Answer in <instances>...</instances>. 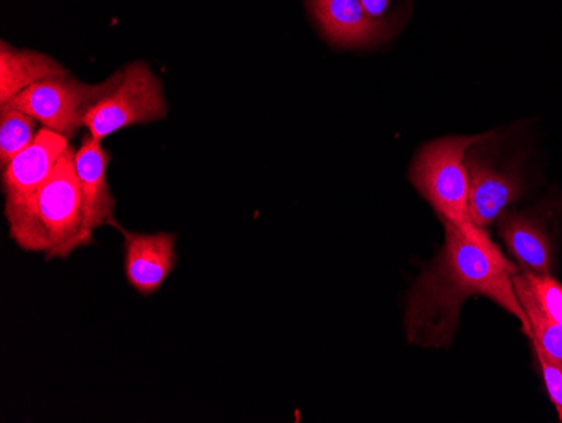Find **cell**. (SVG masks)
Returning <instances> with one entry per match:
<instances>
[{"mask_svg":"<svg viewBox=\"0 0 562 423\" xmlns=\"http://www.w3.org/2000/svg\"><path fill=\"white\" fill-rule=\"evenodd\" d=\"M443 226V248L407 296L403 319L407 343L423 349L450 347L462 305L472 297H485L504 309L529 337V321L514 289L517 264L502 254L488 233L473 238L457 226Z\"/></svg>","mask_w":562,"mask_h":423,"instance_id":"cell-1","label":"cell"},{"mask_svg":"<svg viewBox=\"0 0 562 423\" xmlns=\"http://www.w3.org/2000/svg\"><path fill=\"white\" fill-rule=\"evenodd\" d=\"M483 137L485 134L448 135L428 142L419 148L409 169L413 188L431 204L441 223L457 226L473 238L488 233L472 221L467 169L470 148Z\"/></svg>","mask_w":562,"mask_h":423,"instance_id":"cell-2","label":"cell"},{"mask_svg":"<svg viewBox=\"0 0 562 423\" xmlns=\"http://www.w3.org/2000/svg\"><path fill=\"white\" fill-rule=\"evenodd\" d=\"M68 141L58 132L41 129L36 141L2 169L9 232L22 251L47 252V236L40 220L37 201L50 174L68 151Z\"/></svg>","mask_w":562,"mask_h":423,"instance_id":"cell-3","label":"cell"},{"mask_svg":"<svg viewBox=\"0 0 562 423\" xmlns=\"http://www.w3.org/2000/svg\"><path fill=\"white\" fill-rule=\"evenodd\" d=\"M508 135L485 132L467 156L470 185V214L480 229L495 225L498 218L519 203L527 189V157L508 148Z\"/></svg>","mask_w":562,"mask_h":423,"instance_id":"cell-4","label":"cell"},{"mask_svg":"<svg viewBox=\"0 0 562 423\" xmlns=\"http://www.w3.org/2000/svg\"><path fill=\"white\" fill-rule=\"evenodd\" d=\"M167 115L162 84L145 63H132L105 81V90L85 116L91 137L103 141L115 132Z\"/></svg>","mask_w":562,"mask_h":423,"instance_id":"cell-5","label":"cell"},{"mask_svg":"<svg viewBox=\"0 0 562 423\" xmlns=\"http://www.w3.org/2000/svg\"><path fill=\"white\" fill-rule=\"evenodd\" d=\"M562 218V194H552L527 210H508L498 218L497 233L508 257L522 271L551 276L555 261L554 232Z\"/></svg>","mask_w":562,"mask_h":423,"instance_id":"cell-6","label":"cell"},{"mask_svg":"<svg viewBox=\"0 0 562 423\" xmlns=\"http://www.w3.org/2000/svg\"><path fill=\"white\" fill-rule=\"evenodd\" d=\"M37 211L47 236V260L69 257L76 248L83 246V211L80 185L76 178L75 151L71 147L44 185Z\"/></svg>","mask_w":562,"mask_h":423,"instance_id":"cell-7","label":"cell"},{"mask_svg":"<svg viewBox=\"0 0 562 423\" xmlns=\"http://www.w3.org/2000/svg\"><path fill=\"white\" fill-rule=\"evenodd\" d=\"M103 90L105 81L87 85L68 78H50L25 88L4 105L21 110L44 127L71 138L85 127L88 109Z\"/></svg>","mask_w":562,"mask_h":423,"instance_id":"cell-8","label":"cell"},{"mask_svg":"<svg viewBox=\"0 0 562 423\" xmlns=\"http://www.w3.org/2000/svg\"><path fill=\"white\" fill-rule=\"evenodd\" d=\"M308 9L328 43L339 47H372L400 33L412 4L384 19L366 11L361 0H308Z\"/></svg>","mask_w":562,"mask_h":423,"instance_id":"cell-9","label":"cell"},{"mask_svg":"<svg viewBox=\"0 0 562 423\" xmlns=\"http://www.w3.org/2000/svg\"><path fill=\"white\" fill-rule=\"evenodd\" d=\"M110 156L101 147L98 138H83L80 147L75 151V170L80 185L81 211H83V229L81 242L83 246L93 242V233L101 226L120 229L115 220V199L110 192L109 170Z\"/></svg>","mask_w":562,"mask_h":423,"instance_id":"cell-10","label":"cell"},{"mask_svg":"<svg viewBox=\"0 0 562 423\" xmlns=\"http://www.w3.org/2000/svg\"><path fill=\"white\" fill-rule=\"evenodd\" d=\"M122 233L126 280L142 296H151L162 287L176 267V236L170 233L147 235L126 230H122Z\"/></svg>","mask_w":562,"mask_h":423,"instance_id":"cell-11","label":"cell"},{"mask_svg":"<svg viewBox=\"0 0 562 423\" xmlns=\"http://www.w3.org/2000/svg\"><path fill=\"white\" fill-rule=\"evenodd\" d=\"M66 77V68L49 56L19 52L5 41L0 44V105L40 81Z\"/></svg>","mask_w":562,"mask_h":423,"instance_id":"cell-12","label":"cell"},{"mask_svg":"<svg viewBox=\"0 0 562 423\" xmlns=\"http://www.w3.org/2000/svg\"><path fill=\"white\" fill-rule=\"evenodd\" d=\"M514 289H516L517 299L526 312L527 321H529L530 334L529 339L532 341L533 352L541 353L542 356L554 363L562 369V326L558 322L549 319L542 312V309L536 304L532 296L527 292L526 287L514 276Z\"/></svg>","mask_w":562,"mask_h":423,"instance_id":"cell-13","label":"cell"},{"mask_svg":"<svg viewBox=\"0 0 562 423\" xmlns=\"http://www.w3.org/2000/svg\"><path fill=\"white\" fill-rule=\"evenodd\" d=\"M36 119L12 109L0 107V166L4 169L15 156L36 141Z\"/></svg>","mask_w":562,"mask_h":423,"instance_id":"cell-14","label":"cell"},{"mask_svg":"<svg viewBox=\"0 0 562 423\" xmlns=\"http://www.w3.org/2000/svg\"><path fill=\"white\" fill-rule=\"evenodd\" d=\"M536 361H538L539 371H541L542 383L548 391L549 400L558 412L559 422L562 423V369L549 361L546 356L539 352H533Z\"/></svg>","mask_w":562,"mask_h":423,"instance_id":"cell-15","label":"cell"},{"mask_svg":"<svg viewBox=\"0 0 562 423\" xmlns=\"http://www.w3.org/2000/svg\"><path fill=\"white\" fill-rule=\"evenodd\" d=\"M361 2L372 18L384 19L387 18V12H390L394 0H361Z\"/></svg>","mask_w":562,"mask_h":423,"instance_id":"cell-16","label":"cell"}]
</instances>
